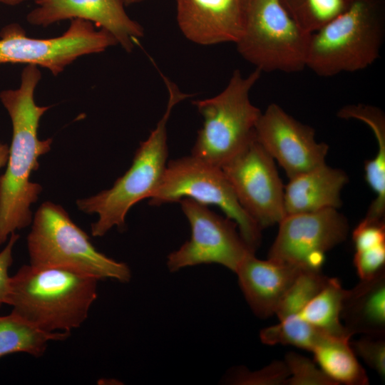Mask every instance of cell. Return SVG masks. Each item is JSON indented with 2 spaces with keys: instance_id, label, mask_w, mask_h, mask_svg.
<instances>
[{
  "instance_id": "obj_14",
  "label": "cell",
  "mask_w": 385,
  "mask_h": 385,
  "mask_svg": "<svg viewBox=\"0 0 385 385\" xmlns=\"http://www.w3.org/2000/svg\"><path fill=\"white\" fill-rule=\"evenodd\" d=\"M26 16L36 26L47 27L67 19H81L110 33L125 51L131 52L144 36L143 26L127 14L125 0H34Z\"/></svg>"
},
{
  "instance_id": "obj_22",
  "label": "cell",
  "mask_w": 385,
  "mask_h": 385,
  "mask_svg": "<svg viewBox=\"0 0 385 385\" xmlns=\"http://www.w3.org/2000/svg\"><path fill=\"white\" fill-rule=\"evenodd\" d=\"M346 292L337 278H329L324 287L306 304L298 315L325 334L350 339L351 335L341 322Z\"/></svg>"
},
{
  "instance_id": "obj_7",
  "label": "cell",
  "mask_w": 385,
  "mask_h": 385,
  "mask_svg": "<svg viewBox=\"0 0 385 385\" xmlns=\"http://www.w3.org/2000/svg\"><path fill=\"white\" fill-rule=\"evenodd\" d=\"M310 34L280 0H252L235 45L239 54L262 73H296L306 68Z\"/></svg>"
},
{
  "instance_id": "obj_3",
  "label": "cell",
  "mask_w": 385,
  "mask_h": 385,
  "mask_svg": "<svg viewBox=\"0 0 385 385\" xmlns=\"http://www.w3.org/2000/svg\"><path fill=\"white\" fill-rule=\"evenodd\" d=\"M161 76L168 92L165 111L148 138L140 143L130 168L111 188L76 200L79 210L98 215V220L91 225L94 237H102L114 227L123 230L129 210L140 200L150 198L163 178L168 155V120L173 108L192 95L181 91L165 75Z\"/></svg>"
},
{
  "instance_id": "obj_28",
  "label": "cell",
  "mask_w": 385,
  "mask_h": 385,
  "mask_svg": "<svg viewBox=\"0 0 385 385\" xmlns=\"http://www.w3.org/2000/svg\"><path fill=\"white\" fill-rule=\"evenodd\" d=\"M354 352L374 370L380 377H385V341L384 337L365 336L349 342Z\"/></svg>"
},
{
  "instance_id": "obj_25",
  "label": "cell",
  "mask_w": 385,
  "mask_h": 385,
  "mask_svg": "<svg viewBox=\"0 0 385 385\" xmlns=\"http://www.w3.org/2000/svg\"><path fill=\"white\" fill-rule=\"evenodd\" d=\"M328 279L320 270H302L277 308L275 314L279 319L298 314Z\"/></svg>"
},
{
  "instance_id": "obj_13",
  "label": "cell",
  "mask_w": 385,
  "mask_h": 385,
  "mask_svg": "<svg viewBox=\"0 0 385 385\" xmlns=\"http://www.w3.org/2000/svg\"><path fill=\"white\" fill-rule=\"evenodd\" d=\"M255 139L289 179L326 163L329 145L317 142L313 128L298 121L276 103L262 112Z\"/></svg>"
},
{
  "instance_id": "obj_31",
  "label": "cell",
  "mask_w": 385,
  "mask_h": 385,
  "mask_svg": "<svg viewBox=\"0 0 385 385\" xmlns=\"http://www.w3.org/2000/svg\"><path fill=\"white\" fill-rule=\"evenodd\" d=\"M9 147L7 144L0 141V169L5 166L9 156Z\"/></svg>"
},
{
  "instance_id": "obj_30",
  "label": "cell",
  "mask_w": 385,
  "mask_h": 385,
  "mask_svg": "<svg viewBox=\"0 0 385 385\" xmlns=\"http://www.w3.org/2000/svg\"><path fill=\"white\" fill-rule=\"evenodd\" d=\"M19 238L18 234L11 233L7 245L0 252V309L6 304L10 280L9 270L13 263V249Z\"/></svg>"
},
{
  "instance_id": "obj_10",
  "label": "cell",
  "mask_w": 385,
  "mask_h": 385,
  "mask_svg": "<svg viewBox=\"0 0 385 385\" xmlns=\"http://www.w3.org/2000/svg\"><path fill=\"white\" fill-rule=\"evenodd\" d=\"M191 229L190 238L167 257L175 272L202 264H218L233 272L250 253H255L241 236L237 224L190 198L179 201Z\"/></svg>"
},
{
  "instance_id": "obj_29",
  "label": "cell",
  "mask_w": 385,
  "mask_h": 385,
  "mask_svg": "<svg viewBox=\"0 0 385 385\" xmlns=\"http://www.w3.org/2000/svg\"><path fill=\"white\" fill-rule=\"evenodd\" d=\"M385 245L355 251L354 265L360 279L370 278L384 269Z\"/></svg>"
},
{
  "instance_id": "obj_5",
  "label": "cell",
  "mask_w": 385,
  "mask_h": 385,
  "mask_svg": "<svg viewBox=\"0 0 385 385\" xmlns=\"http://www.w3.org/2000/svg\"><path fill=\"white\" fill-rule=\"evenodd\" d=\"M261 74L255 68L244 76L235 70L220 93L192 101L203 123L191 155L222 168L255 139L262 111L251 102L250 93Z\"/></svg>"
},
{
  "instance_id": "obj_21",
  "label": "cell",
  "mask_w": 385,
  "mask_h": 385,
  "mask_svg": "<svg viewBox=\"0 0 385 385\" xmlns=\"http://www.w3.org/2000/svg\"><path fill=\"white\" fill-rule=\"evenodd\" d=\"M69 336L67 332L43 331L11 311L0 316V358L18 352L38 357L44 354L48 342L64 340Z\"/></svg>"
},
{
  "instance_id": "obj_26",
  "label": "cell",
  "mask_w": 385,
  "mask_h": 385,
  "mask_svg": "<svg viewBox=\"0 0 385 385\" xmlns=\"http://www.w3.org/2000/svg\"><path fill=\"white\" fill-rule=\"evenodd\" d=\"M289 375L284 361L276 360L257 371H250L243 366H234L222 381L232 385H285Z\"/></svg>"
},
{
  "instance_id": "obj_34",
  "label": "cell",
  "mask_w": 385,
  "mask_h": 385,
  "mask_svg": "<svg viewBox=\"0 0 385 385\" xmlns=\"http://www.w3.org/2000/svg\"><path fill=\"white\" fill-rule=\"evenodd\" d=\"M247 8V5L252 0H240Z\"/></svg>"
},
{
  "instance_id": "obj_8",
  "label": "cell",
  "mask_w": 385,
  "mask_h": 385,
  "mask_svg": "<svg viewBox=\"0 0 385 385\" xmlns=\"http://www.w3.org/2000/svg\"><path fill=\"white\" fill-rule=\"evenodd\" d=\"M183 198L220 207L237 224L241 236L255 252L261 242L262 229L240 205L221 168L191 155L169 161L149 204L160 206L179 202Z\"/></svg>"
},
{
  "instance_id": "obj_15",
  "label": "cell",
  "mask_w": 385,
  "mask_h": 385,
  "mask_svg": "<svg viewBox=\"0 0 385 385\" xmlns=\"http://www.w3.org/2000/svg\"><path fill=\"white\" fill-rule=\"evenodd\" d=\"M176 21L190 41L212 46L238 41L246 7L240 0H175Z\"/></svg>"
},
{
  "instance_id": "obj_17",
  "label": "cell",
  "mask_w": 385,
  "mask_h": 385,
  "mask_svg": "<svg viewBox=\"0 0 385 385\" xmlns=\"http://www.w3.org/2000/svg\"><path fill=\"white\" fill-rule=\"evenodd\" d=\"M347 182L344 171L326 163L290 178L284 187L286 215L338 209L341 191Z\"/></svg>"
},
{
  "instance_id": "obj_4",
  "label": "cell",
  "mask_w": 385,
  "mask_h": 385,
  "mask_svg": "<svg viewBox=\"0 0 385 385\" xmlns=\"http://www.w3.org/2000/svg\"><path fill=\"white\" fill-rule=\"evenodd\" d=\"M385 36V0H353L310 34L306 68L322 77L356 72L379 57Z\"/></svg>"
},
{
  "instance_id": "obj_9",
  "label": "cell",
  "mask_w": 385,
  "mask_h": 385,
  "mask_svg": "<svg viewBox=\"0 0 385 385\" xmlns=\"http://www.w3.org/2000/svg\"><path fill=\"white\" fill-rule=\"evenodd\" d=\"M94 26L91 21L73 19L61 36L35 38L28 36L17 23L6 25L0 31V64H33L57 76L79 57L101 53L117 44L110 33L96 30Z\"/></svg>"
},
{
  "instance_id": "obj_6",
  "label": "cell",
  "mask_w": 385,
  "mask_h": 385,
  "mask_svg": "<svg viewBox=\"0 0 385 385\" xmlns=\"http://www.w3.org/2000/svg\"><path fill=\"white\" fill-rule=\"evenodd\" d=\"M31 265L59 267L101 279H131L127 264L99 252L62 206L46 201L36 210L27 237Z\"/></svg>"
},
{
  "instance_id": "obj_2",
  "label": "cell",
  "mask_w": 385,
  "mask_h": 385,
  "mask_svg": "<svg viewBox=\"0 0 385 385\" xmlns=\"http://www.w3.org/2000/svg\"><path fill=\"white\" fill-rule=\"evenodd\" d=\"M98 281L66 268L23 265L10 277L6 304L43 331L70 332L87 319Z\"/></svg>"
},
{
  "instance_id": "obj_1",
  "label": "cell",
  "mask_w": 385,
  "mask_h": 385,
  "mask_svg": "<svg viewBox=\"0 0 385 385\" xmlns=\"http://www.w3.org/2000/svg\"><path fill=\"white\" fill-rule=\"evenodd\" d=\"M41 78L38 66L26 65L19 87L0 92L1 103L12 125L6 168L0 176V245L11 233L31 224V205L43 190L40 184L31 180L32 173L39 168V158L51 150L53 143L52 138L41 140L38 135L40 120L50 108L34 101Z\"/></svg>"
},
{
  "instance_id": "obj_16",
  "label": "cell",
  "mask_w": 385,
  "mask_h": 385,
  "mask_svg": "<svg viewBox=\"0 0 385 385\" xmlns=\"http://www.w3.org/2000/svg\"><path fill=\"white\" fill-rule=\"evenodd\" d=\"M303 269L270 259L262 260L255 253L247 255L235 274L239 286L254 314L267 318L277 307Z\"/></svg>"
},
{
  "instance_id": "obj_20",
  "label": "cell",
  "mask_w": 385,
  "mask_h": 385,
  "mask_svg": "<svg viewBox=\"0 0 385 385\" xmlns=\"http://www.w3.org/2000/svg\"><path fill=\"white\" fill-rule=\"evenodd\" d=\"M349 340L324 335L311 351L321 370L337 385H367L368 376L358 361Z\"/></svg>"
},
{
  "instance_id": "obj_12",
  "label": "cell",
  "mask_w": 385,
  "mask_h": 385,
  "mask_svg": "<svg viewBox=\"0 0 385 385\" xmlns=\"http://www.w3.org/2000/svg\"><path fill=\"white\" fill-rule=\"evenodd\" d=\"M278 225L268 259L303 270H320L325 253L349 233L347 219L334 208L287 215Z\"/></svg>"
},
{
  "instance_id": "obj_23",
  "label": "cell",
  "mask_w": 385,
  "mask_h": 385,
  "mask_svg": "<svg viewBox=\"0 0 385 385\" xmlns=\"http://www.w3.org/2000/svg\"><path fill=\"white\" fill-rule=\"evenodd\" d=\"M295 22L312 34L344 12L353 0H280Z\"/></svg>"
},
{
  "instance_id": "obj_18",
  "label": "cell",
  "mask_w": 385,
  "mask_h": 385,
  "mask_svg": "<svg viewBox=\"0 0 385 385\" xmlns=\"http://www.w3.org/2000/svg\"><path fill=\"white\" fill-rule=\"evenodd\" d=\"M341 319L348 332L372 337L385 336V269L346 289Z\"/></svg>"
},
{
  "instance_id": "obj_24",
  "label": "cell",
  "mask_w": 385,
  "mask_h": 385,
  "mask_svg": "<svg viewBox=\"0 0 385 385\" xmlns=\"http://www.w3.org/2000/svg\"><path fill=\"white\" fill-rule=\"evenodd\" d=\"M279 323L261 330L260 338L267 345H292L312 351L325 334L317 330L298 314L289 316Z\"/></svg>"
},
{
  "instance_id": "obj_32",
  "label": "cell",
  "mask_w": 385,
  "mask_h": 385,
  "mask_svg": "<svg viewBox=\"0 0 385 385\" xmlns=\"http://www.w3.org/2000/svg\"><path fill=\"white\" fill-rule=\"evenodd\" d=\"M26 1L27 0H0V4L9 5V6H16Z\"/></svg>"
},
{
  "instance_id": "obj_19",
  "label": "cell",
  "mask_w": 385,
  "mask_h": 385,
  "mask_svg": "<svg viewBox=\"0 0 385 385\" xmlns=\"http://www.w3.org/2000/svg\"><path fill=\"white\" fill-rule=\"evenodd\" d=\"M337 116L342 119H355L366 123L376 140L377 153L364 163L365 180L376 197L370 205L364 219L384 220L385 213V115L378 107L358 103L342 107Z\"/></svg>"
},
{
  "instance_id": "obj_33",
  "label": "cell",
  "mask_w": 385,
  "mask_h": 385,
  "mask_svg": "<svg viewBox=\"0 0 385 385\" xmlns=\"http://www.w3.org/2000/svg\"><path fill=\"white\" fill-rule=\"evenodd\" d=\"M144 1L145 0H125V2L126 6H130V5L141 3Z\"/></svg>"
},
{
  "instance_id": "obj_27",
  "label": "cell",
  "mask_w": 385,
  "mask_h": 385,
  "mask_svg": "<svg viewBox=\"0 0 385 385\" xmlns=\"http://www.w3.org/2000/svg\"><path fill=\"white\" fill-rule=\"evenodd\" d=\"M284 361L290 374L285 385H337L304 356L291 351L285 355Z\"/></svg>"
},
{
  "instance_id": "obj_11",
  "label": "cell",
  "mask_w": 385,
  "mask_h": 385,
  "mask_svg": "<svg viewBox=\"0 0 385 385\" xmlns=\"http://www.w3.org/2000/svg\"><path fill=\"white\" fill-rule=\"evenodd\" d=\"M221 168L240 205L262 230L284 217V186L274 159L255 138Z\"/></svg>"
}]
</instances>
